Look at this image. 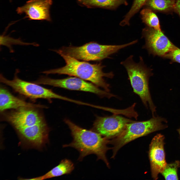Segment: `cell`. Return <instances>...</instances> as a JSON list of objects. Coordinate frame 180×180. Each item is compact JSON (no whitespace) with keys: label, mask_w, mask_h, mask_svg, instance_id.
<instances>
[{"label":"cell","mask_w":180,"mask_h":180,"mask_svg":"<svg viewBox=\"0 0 180 180\" xmlns=\"http://www.w3.org/2000/svg\"><path fill=\"white\" fill-rule=\"evenodd\" d=\"M64 121L70 130L73 140L70 144L63 145V147H70L77 150L80 153L78 160L80 161L88 155L95 154L97 160H102L109 168L106 156L107 151L110 149L107 146L110 141L108 139L92 130L82 128L68 119Z\"/></svg>","instance_id":"cell-1"},{"label":"cell","mask_w":180,"mask_h":180,"mask_svg":"<svg viewBox=\"0 0 180 180\" xmlns=\"http://www.w3.org/2000/svg\"><path fill=\"white\" fill-rule=\"evenodd\" d=\"M64 60L66 65L61 68L44 71L42 73L46 74H58L74 76L88 81L98 87L110 92V84L104 78V77L112 78L114 76L112 72L104 73L102 69L104 67L100 63L91 64L79 60L62 53L58 52Z\"/></svg>","instance_id":"cell-2"},{"label":"cell","mask_w":180,"mask_h":180,"mask_svg":"<svg viewBox=\"0 0 180 180\" xmlns=\"http://www.w3.org/2000/svg\"><path fill=\"white\" fill-rule=\"evenodd\" d=\"M132 57V56H130L121 64L126 70L134 92L140 97L146 108H149L154 117L156 107L152 100L148 86L149 79L152 74L144 64L142 58L140 57V62L136 63Z\"/></svg>","instance_id":"cell-3"},{"label":"cell","mask_w":180,"mask_h":180,"mask_svg":"<svg viewBox=\"0 0 180 180\" xmlns=\"http://www.w3.org/2000/svg\"><path fill=\"white\" fill-rule=\"evenodd\" d=\"M165 118L159 116L152 117L149 120L127 124L122 132L110 141L113 144L112 158L118 150L130 142L152 132L164 129L168 126Z\"/></svg>","instance_id":"cell-4"},{"label":"cell","mask_w":180,"mask_h":180,"mask_svg":"<svg viewBox=\"0 0 180 180\" xmlns=\"http://www.w3.org/2000/svg\"><path fill=\"white\" fill-rule=\"evenodd\" d=\"M134 41L120 45H106L91 42L82 46H63L54 51L68 55L78 60L100 61L108 58L120 50L134 44Z\"/></svg>","instance_id":"cell-5"},{"label":"cell","mask_w":180,"mask_h":180,"mask_svg":"<svg viewBox=\"0 0 180 180\" xmlns=\"http://www.w3.org/2000/svg\"><path fill=\"white\" fill-rule=\"evenodd\" d=\"M19 72L18 70H16L14 78L11 80L6 78L0 74V82L10 86L16 92L32 100L42 98L50 100L54 98L64 99V96L56 93L50 89L32 82H27L20 78L17 75Z\"/></svg>","instance_id":"cell-6"},{"label":"cell","mask_w":180,"mask_h":180,"mask_svg":"<svg viewBox=\"0 0 180 180\" xmlns=\"http://www.w3.org/2000/svg\"><path fill=\"white\" fill-rule=\"evenodd\" d=\"M33 82L39 84L47 85L70 90L90 92L102 97L110 98L116 96L110 92L100 89L92 83L76 77L54 79L42 76Z\"/></svg>","instance_id":"cell-7"},{"label":"cell","mask_w":180,"mask_h":180,"mask_svg":"<svg viewBox=\"0 0 180 180\" xmlns=\"http://www.w3.org/2000/svg\"><path fill=\"white\" fill-rule=\"evenodd\" d=\"M39 108L23 107L2 112V120L17 129L31 126L45 122Z\"/></svg>","instance_id":"cell-8"},{"label":"cell","mask_w":180,"mask_h":180,"mask_svg":"<svg viewBox=\"0 0 180 180\" xmlns=\"http://www.w3.org/2000/svg\"><path fill=\"white\" fill-rule=\"evenodd\" d=\"M142 34L145 40L144 48L154 55L164 57L176 47L161 30L148 26L143 29Z\"/></svg>","instance_id":"cell-9"},{"label":"cell","mask_w":180,"mask_h":180,"mask_svg":"<svg viewBox=\"0 0 180 180\" xmlns=\"http://www.w3.org/2000/svg\"><path fill=\"white\" fill-rule=\"evenodd\" d=\"M134 121L117 115L98 116L93 124L92 130L108 139L114 138L122 132L127 124Z\"/></svg>","instance_id":"cell-10"},{"label":"cell","mask_w":180,"mask_h":180,"mask_svg":"<svg viewBox=\"0 0 180 180\" xmlns=\"http://www.w3.org/2000/svg\"><path fill=\"white\" fill-rule=\"evenodd\" d=\"M164 137L158 134L153 138L150 145L149 157L152 176L157 180L158 174L164 170L167 163L164 149Z\"/></svg>","instance_id":"cell-11"},{"label":"cell","mask_w":180,"mask_h":180,"mask_svg":"<svg viewBox=\"0 0 180 180\" xmlns=\"http://www.w3.org/2000/svg\"><path fill=\"white\" fill-rule=\"evenodd\" d=\"M16 130L22 141L32 147L40 148L48 140L49 130L45 122Z\"/></svg>","instance_id":"cell-12"},{"label":"cell","mask_w":180,"mask_h":180,"mask_svg":"<svg viewBox=\"0 0 180 180\" xmlns=\"http://www.w3.org/2000/svg\"><path fill=\"white\" fill-rule=\"evenodd\" d=\"M52 0H29L24 6L18 7V14H24L29 20L51 21L50 9Z\"/></svg>","instance_id":"cell-13"},{"label":"cell","mask_w":180,"mask_h":180,"mask_svg":"<svg viewBox=\"0 0 180 180\" xmlns=\"http://www.w3.org/2000/svg\"><path fill=\"white\" fill-rule=\"evenodd\" d=\"M23 107L46 108V106L27 102L14 96L3 87L0 89V111L1 113L8 109H16Z\"/></svg>","instance_id":"cell-14"},{"label":"cell","mask_w":180,"mask_h":180,"mask_svg":"<svg viewBox=\"0 0 180 180\" xmlns=\"http://www.w3.org/2000/svg\"><path fill=\"white\" fill-rule=\"evenodd\" d=\"M74 168V164L72 162L69 160L65 159L62 160L58 165L43 175L26 180H41L69 174L71 173Z\"/></svg>","instance_id":"cell-15"},{"label":"cell","mask_w":180,"mask_h":180,"mask_svg":"<svg viewBox=\"0 0 180 180\" xmlns=\"http://www.w3.org/2000/svg\"><path fill=\"white\" fill-rule=\"evenodd\" d=\"M80 5L88 8L114 9L121 4H128L126 0H77Z\"/></svg>","instance_id":"cell-16"},{"label":"cell","mask_w":180,"mask_h":180,"mask_svg":"<svg viewBox=\"0 0 180 180\" xmlns=\"http://www.w3.org/2000/svg\"><path fill=\"white\" fill-rule=\"evenodd\" d=\"M176 0H148L145 5L155 11L168 13L174 11Z\"/></svg>","instance_id":"cell-17"},{"label":"cell","mask_w":180,"mask_h":180,"mask_svg":"<svg viewBox=\"0 0 180 180\" xmlns=\"http://www.w3.org/2000/svg\"><path fill=\"white\" fill-rule=\"evenodd\" d=\"M142 22L148 27L161 30L158 18L152 10L149 8L142 10L140 12Z\"/></svg>","instance_id":"cell-18"},{"label":"cell","mask_w":180,"mask_h":180,"mask_svg":"<svg viewBox=\"0 0 180 180\" xmlns=\"http://www.w3.org/2000/svg\"><path fill=\"white\" fill-rule=\"evenodd\" d=\"M180 166V162L176 161L174 162L167 164L161 174L166 180H178L177 171Z\"/></svg>","instance_id":"cell-19"},{"label":"cell","mask_w":180,"mask_h":180,"mask_svg":"<svg viewBox=\"0 0 180 180\" xmlns=\"http://www.w3.org/2000/svg\"><path fill=\"white\" fill-rule=\"evenodd\" d=\"M148 0H134L130 9L125 16L124 19L120 22V25L124 26L129 24V21L131 18L136 13Z\"/></svg>","instance_id":"cell-20"},{"label":"cell","mask_w":180,"mask_h":180,"mask_svg":"<svg viewBox=\"0 0 180 180\" xmlns=\"http://www.w3.org/2000/svg\"><path fill=\"white\" fill-rule=\"evenodd\" d=\"M13 44L22 45H32L38 46V44L35 42L29 43L24 42L20 39H15L8 36L2 35L0 36V45L6 46L9 48L10 52H12L13 50L11 47Z\"/></svg>","instance_id":"cell-21"},{"label":"cell","mask_w":180,"mask_h":180,"mask_svg":"<svg viewBox=\"0 0 180 180\" xmlns=\"http://www.w3.org/2000/svg\"><path fill=\"white\" fill-rule=\"evenodd\" d=\"M164 57L180 64V49L176 47L167 54Z\"/></svg>","instance_id":"cell-22"},{"label":"cell","mask_w":180,"mask_h":180,"mask_svg":"<svg viewBox=\"0 0 180 180\" xmlns=\"http://www.w3.org/2000/svg\"><path fill=\"white\" fill-rule=\"evenodd\" d=\"M174 11L178 15L180 18V0H176Z\"/></svg>","instance_id":"cell-23"},{"label":"cell","mask_w":180,"mask_h":180,"mask_svg":"<svg viewBox=\"0 0 180 180\" xmlns=\"http://www.w3.org/2000/svg\"><path fill=\"white\" fill-rule=\"evenodd\" d=\"M177 130L180 136V128L178 129Z\"/></svg>","instance_id":"cell-24"}]
</instances>
